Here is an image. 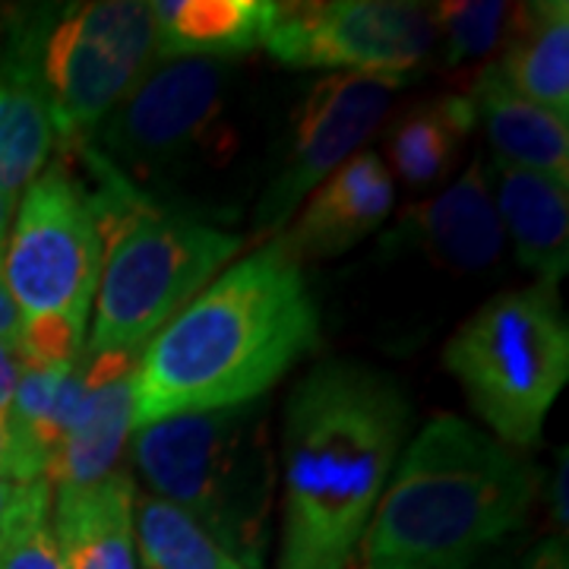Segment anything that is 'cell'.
<instances>
[{"label":"cell","mask_w":569,"mask_h":569,"mask_svg":"<svg viewBox=\"0 0 569 569\" xmlns=\"http://www.w3.org/2000/svg\"><path fill=\"white\" fill-rule=\"evenodd\" d=\"M320 339V310L279 241L260 247L152 336L133 370V427L263 399Z\"/></svg>","instance_id":"obj_1"},{"label":"cell","mask_w":569,"mask_h":569,"mask_svg":"<svg viewBox=\"0 0 569 569\" xmlns=\"http://www.w3.org/2000/svg\"><path fill=\"white\" fill-rule=\"evenodd\" d=\"M408 430L411 399L380 367L323 361L291 389L279 569H348Z\"/></svg>","instance_id":"obj_2"},{"label":"cell","mask_w":569,"mask_h":569,"mask_svg":"<svg viewBox=\"0 0 569 569\" xmlns=\"http://www.w3.org/2000/svg\"><path fill=\"white\" fill-rule=\"evenodd\" d=\"M538 471L466 418L408 443L361 538L365 569H468L529 516Z\"/></svg>","instance_id":"obj_3"},{"label":"cell","mask_w":569,"mask_h":569,"mask_svg":"<svg viewBox=\"0 0 569 569\" xmlns=\"http://www.w3.org/2000/svg\"><path fill=\"white\" fill-rule=\"evenodd\" d=\"M73 152L96 178L86 193L104 244L96 320L82 355H140L238 257L241 238L140 193L89 142Z\"/></svg>","instance_id":"obj_4"},{"label":"cell","mask_w":569,"mask_h":569,"mask_svg":"<svg viewBox=\"0 0 569 569\" xmlns=\"http://www.w3.org/2000/svg\"><path fill=\"white\" fill-rule=\"evenodd\" d=\"M133 459L156 497L190 512L241 567L260 569L276 500V452L260 402L137 427Z\"/></svg>","instance_id":"obj_5"},{"label":"cell","mask_w":569,"mask_h":569,"mask_svg":"<svg viewBox=\"0 0 569 569\" xmlns=\"http://www.w3.org/2000/svg\"><path fill=\"white\" fill-rule=\"evenodd\" d=\"M152 63L149 3H41L7 17L0 70L39 92L58 140L70 149L99 130Z\"/></svg>","instance_id":"obj_6"},{"label":"cell","mask_w":569,"mask_h":569,"mask_svg":"<svg viewBox=\"0 0 569 569\" xmlns=\"http://www.w3.org/2000/svg\"><path fill=\"white\" fill-rule=\"evenodd\" d=\"M443 365L503 447L538 443L569 377V323L550 284L490 298L456 329Z\"/></svg>","instance_id":"obj_7"},{"label":"cell","mask_w":569,"mask_h":569,"mask_svg":"<svg viewBox=\"0 0 569 569\" xmlns=\"http://www.w3.org/2000/svg\"><path fill=\"white\" fill-rule=\"evenodd\" d=\"M231 92V61H156L86 142L140 193L142 187H178L234 159Z\"/></svg>","instance_id":"obj_8"},{"label":"cell","mask_w":569,"mask_h":569,"mask_svg":"<svg viewBox=\"0 0 569 569\" xmlns=\"http://www.w3.org/2000/svg\"><path fill=\"white\" fill-rule=\"evenodd\" d=\"M102 231L89 193L63 164L44 168L13 212L0 279L22 323H63L86 336L102 272Z\"/></svg>","instance_id":"obj_9"},{"label":"cell","mask_w":569,"mask_h":569,"mask_svg":"<svg viewBox=\"0 0 569 569\" xmlns=\"http://www.w3.org/2000/svg\"><path fill=\"white\" fill-rule=\"evenodd\" d=\"M440 44L437 7L402 0L272 3L263 48L284 67L406 82Z\"/></svg>","instance_id":"obj_10"},{"label":"cell","mask_w":569,"mask_h":569,"mask_svg":"<svg viewBox=\"0 0 569 569\" xmlns=\"http://www.w3.org/2000/svg\"><path fill=\"white\" fill-rule=\"evenodd\" d=\"M399 86L402 80L367 73H332L310 86L295 111L282 164L253 209V228L260 238L284 231L307 197L355 159V149H361L387 118Z\"/></svg>","instance_id":"obj_11"},{"label":"cell","mask_w":569,"mask_h":569,"mask_svg":"<svg viewBox=\"0 0 569 569\" xmlns=\"http://www.w3.org/2000/svg\"><path fill=\"white\" fill-rule=\"evenodd\" d=\"M392 203L396 183L387 162L377 152H361L307 197L279 244L295 263L339 257L387 222Z\"/></svg>","instance_id":"obj_12"},{"label":"cell","mask_w":569,"mask_h":569,"mask_svg":"<svg viewBox=\"0 0 569 569\" xmlns=\"http://www.w3.org/2000/svg\"><path fill=\"white\" fill-rule=\"evenodd\" d=\"M80 361L89 387L44 471V481L54 488H89L121 471L123 443L133 430V370L140 355H80Z\"/></svg>","instance_id":"obj_13"},{"label":"cell","mask_w":569,"mask_h":569,"mask_svg":"<svg viewBox=\"0 0 569 569\" xmlns=\"http://www.w3.org/2000/svg\"><path fill=\"white\" fill-rule=\"evenodd\" d=\"M488 183L519 263L553 288L569 266L567 183L507 162L488 164Z\"/></svg>","instance_id":"obj_14"},{"label":"cell","mask_w":569,"mask_h":569,"mask_svg":"<svg viewBox=\"0 0 569 569\" xmlns=\"http://www.w3.org/2000/svg\"><path fill=\"white\" fill-rule=\"evenodd\" d=\"M408 224L430 260L456 272H485L503 253V224L490 197L488 164L481 156L443 193L418 206Z\"/></svg>","instance_id":"obj_15"},{"label":"cell","mask_w":569,"mask_h":569,"mask_svg":"<svg viewBox=\"0 0 569 569\" xmlns=\"http://www.w3.org/2000/svg\"><path fill=\"white\" fill-rule=\"evenodd\" d=\"M51 535L63 569H137L130 475L114 471L89 488H54Z\"/></svg>","instance_id":"obj_16"},{"label":"cell","mask_w":569,"mask_h":569,"mask_svg":"<svg viewBox=\"0 0 569 569\" xmlns=\"http://www.w3.org/2000/svg\"><path fill=\"white\" fill-rule=\"evenodd\" d=\"M475 123L485 127L493 162L519 164L569 183V118L512 92L503 77L485 63L466 92Z\"/></svg>","instance_id":"obj_17"},{"label":"cell","mask_w":569,"mask_h":569,"mask_svg":"<svg viewBox=\"0 0 569 569\" xmlns=\"http://www.w3.org/2000/svg\"><path fill=\"white\" fill-rule=\"evenodd\" d=\"M493 70L512 92L569 118V7L563 0L519 3Z\"/></svg>","instance_id":"obj_18"},{"label":"cell","mask_w":569,"mask_h":569,"mask_svg":"<svg viewBox=\"0 0 569 569\" xmlns=\"http://www.w3.org/2000/svg\"><path fill=\"white\" fill-rule=\"evenodd\" d=\"M156 61L171 58H238L260 48L269 32L266 0H156Z\"/></svg>","instance_id":"obj_19"},{"label":"cell","mask_w":569,"mask_h":569,"mask_svg":"<svg viewBox=\"0 0 569 569\" xmlns=\"http://www.w3.org/2000/svg\"><path fill=\"white\" fill-rule=\"evenodd\" d=\"M475 127V108L466 92L411 104L389 130V156L396 174L415 190L443 181Z\"/></svg>","instance_id":"obj_20"},{"label":"cell","mask_w":569,"mask_h":569,"mask_svg":"<svg viewBox=\"0 0 569 569\" xmlns=\"http://www.w3.org/2000/svg\"><path fill=\"white\" fill-rule=\"evenodd\" d=\"M89 387L86 367L77 365H32L20 358V383L13 396V415L10 421L22 437L39 449L44 459V471L51 466L54 452L61 449L67 430L80 411L82 396Z\"/></svg>","instance_id":"obj_21"},{"label":"cell","mask_w":569,"mask_h":569,"mask_svg":"<svg viewBox=\"0 0 569 569\" xmlns=\"http://www.w3.org/2000/svg\"><path fill=\"white\" fill-rule=\"evenodd\" d=\"M54 142L58 133L39 92L0 70V190L10 200L48 168Z\"/></svg>","instance_id":"obj_22"},{"label":"cell","mask_w":569,"mask_h":569,"mask_svg":"<svg viewBox=\"0 0 569 569\" xmlns=\"http://www.w3.org/2000/svg\"><path fill=\"white\" fill-rule=\"evenodd\" d=\"M133 538L149 569H244L190 512L156 493L137 503Z\"/></svg>","instance_id":"obj_23"},{"label":"cell","mask_w":569,"mask_h":569,"mask_svg":"<svg viewBox=\"0 0 569 569\" xmlns=\"http://www.w3.org/2000/svg\"><path fill=\"white\" fill-rule=\"evenodd\" d=\"M516 7L503 0H456L437 3V29L443 44V63L459 70L466 63L485 61L503 48Z\"/></svg>","instance_id":"obj_24"},{"label":"cell","mask_w":569,"mask_h":569,"mask_svg":"<svg viewBox=\"0 0 569 569\" xmlns=\"http://www.w3.org/2000/svg\"><path fill=\"white\" fill-rule=\"evenodd\" d=\"M48 512L51 485L36 481L26 507L0 535V569H63Z\"/></svg>","instance_id":"obj_25"},{"label":"cell","mask_w":569,"mask_h":569,"mask_svg":"<svg viewBox=\"0 0 569 569\" xmlns=\"http://www.w3.org/2000/svg\"><path fill=\"white\" fill-rule=\"evenodd\" d=\"M0 478L7 481H41L44 478V459L32 447L13 421L0 418Z\"/></svg>","instance_id":"obj_26"},{"label":"cell","mask_w":569,"mask_h":569,"mask_svg":"<svg viewBox=\"0 0 569 569\" xmlns=\"http://www.w3.org/2000/svg\"><path fill=\"white\" fill-rule=\"evenodd\" d=\"M17 383H20V355L0 342V418L3 421H10V415H13Z\"/></svg>","instance_id":"obj_27"},{"label":"cell","mask_w":569,"mask_h":569,"mask_svg":"<svg viewBox=\"0 0 569 569\" xmlns=\"http://www.w3.org/2000/svg\"><path fill=\"white\" fill-rule=\"evenodd\" d=\"M32 488H36V481H7V478H0V535L17 519V512L26 507Z\"/></svg>","instance_id":"obj_28"},{"label":"cell","mask_w":569,"mask_h":569,"mask_svg":"<svg viewBox=\"0 0 569 569\" xmlns=\"http://www.w3.org/2000/svg\"><path fill=\"white\" fill-rule=\"evenodd\" d=\"M20 336H22L20 307H17V301L10 298L7 284H3V279H0V342L17 351V348H20Z\"/></svg>","instance_id":"obj_29"},{"label":"cell","mask_w":569,"mask_h":569,"mask_svg":"<svg viewBox=\"0 0 569 569\" xmlns=\"http://www.w3.org/2000/svg\"><path fill=\"white\" fill-rule=\"evenodd\" d=\"M522 569H569L567 541L563 538H548L538 548H531Z\"/></svg>","instance_id":"obj_30"},{"label":"cell","mask_w":569,"mask_h":569,"mask_svg":"<svg viewBox=\"0 0 569 569\" xmlns=\"http://www.w3.org/2000/svg\"><path fill=\"white\" fill-rule=\"evenodd\" d=\"M567 447L560 449V466H557V481H553V493H550V503H553V522L560 526V531H567L569 526V507H567Z\"/></svg>","instance_id":"obj_31"},{"label":"cell","mask_w":569,"mask_h":569,"mask_svg":"<svg viewBox=\"0 0 569 569\" xmlns=\"http://www.w3.org/2000/svg\"><path fill=\"white\" fill-rule=\"evenodd\" d=\"M13 212H17V200H10V197L0 190V257H3V247H7V234H10Z\"/></svg>","instance_id":"obj_32"}]
</instances>
